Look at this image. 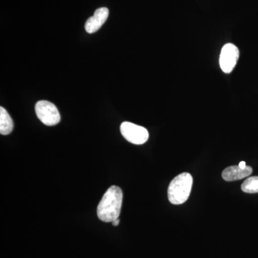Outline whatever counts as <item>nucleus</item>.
I'll use <instances>...</instances> for the list:
<instances>
[{
  "mask_svg": "<svg viewBox=\"0 0 258 258\" xmlns=\"http://www.w3.org/2000/svg\"><path fill=\"white\" fill-rule=\"evenodd\" d=\"M123 203V191L117 186H112L104 194L97 208L98 219L112 222L119 217Z\"/></svg>",
  "mask_w": 258,
  "mask_h": 258,
  "instance_id": "f257e3e1",
  "label": "nucleus"
},
{
  "mask_svg": "<svg viewBox=\"0 0 258 258\" xmlns=\"http://www.w3.org/2000/svg\"><path fill=\"white\" fill-rule=\"evenodd\" d=\"M193 185L192 176L184 172L176 176L168 188V199L173 205H179L187 201Z\"/></svg>",
  "mask_w": 258,
  "mask_h": 258,
  "instance_id": "f03ea898",
  "label": "nucleus"
},
{
  "mask_svg": "<svg viewBox=\"0 0 258 258\" xmlns=\"http://www.w3.org/2000/svg\"><path fill=\"white\" fill-rule=\"evenodd\" d=\"M35 112L37 118L44 124L52 126L60 121V114L57 107L47 101H40L35 105Z\"/></svg>",
  "mask_w": 258,
  "mask_h": 258,
  "instance_id": "7ed1b4c3",
  "label": "nucleus"
},
{
  "mask_svg": "<svg viewBox=\"0 0 258 258\" xmlns=\"http://www.w3.org/2000/svg\"><path fill=\"white\" fill-rule=\"evenodd\" d=\"M120 130L125 140L136 145L144 144L149 139V132L147 129L131 122L125 121L122 123Z\"/></svg>",
  "mask_w": 258,
  "mask_h": 258,
  "instance_id": "20e7f679",
  "label": "nucleus"
},
{
  "mask_svg": "<svg viewBox=\"0 0 258 258\" xmlns=\"http://www.w3.org/2000/svg\"><path fill=\"white\" fill-rule=\"evenodd\" d=\"M240 57V51L232 43H227L222 48L220 56V66L225 74H230L235 69Z\"/></svg>",
  "mask_w": 258,
  "mask_h": 258,
  "instance_id": "39448f33",
  "label": "nucleus"
},
{
  "mask_svg": "<svg viewBox=\"0 0 258 258\" xmlns=\"http://www.w3.org/2000/svg\"><path fill=\"white\" fill-rule=\"evenodd\" d=\"M109 11L108 8H98L95 11L94 15L88 19L85 25L86 31L89 34L94 33L101 28L108 19Z\"/></svg>",
  "mask_w": 258,
  "mask_h": 258,
  "instance_id": "423d86ee",
  "label": "nucleus"
},
{
  "mask_svg": "<svg viewBox=\"0 0 258 258\" xmlns=\"http://www.w3.org/2000/svg\"><path fill=\"white\" fill-rule=\"evenodd\" d=\"M252 173L251 166H247L245 169H241L239 166H231L222 171V176L225 181H232L247 177Z\"/></svg>",
  "mask_w": 258,
  "mask_h": 258,
  "instance_id": "0eeeda50",
  "label": "nucleus"
},
{
  "mask_svg": "<svg viewBox=\"0 0 258 258\" xmlns=\"http://www.w3.org/2000/svg\"><path fill=\"white\" fill-rule=\"evenodd\" d=\"M14 123L8 111L3 107H0V134L8 135L13 132Z\"/></svg>",
  "mask_w": 258,
  "mask_h": 258,
  "instance_id": "6e6552de",
  "label": "nucleus"
},
{
  "mask_svg": "<svg viewBox=\"0 0 258 258\" xmlns=\"http://www.w3.org/2000/svg\"><path fill=\"white\" fill-rule=\"evenodd\" d=\"M241 189L245 193H258V176H251L242 183Z\"/></svg>",
  "mask_w": 258,
  "mask_h": 258,
  "instance_id": "1a4fd4ad",
  "label": "nucleus"
},
{
  "mask_svg": "<svg viewBox=\"0 0 258 258\" xmlns=\"http://www.w3.org/2000/svg\"><path fill=\"white\" fill-rule=\"evenodd\" d=\"M239 166L241 168V169H245L246 168V163L244 162V161H241L240 162V164H239Z\"/></svg>",
  "mask_w": 258,
  "mask_h": 258,
  "instance_id": "9d476101",
  "label": "nucleus"
},
{
  "mask_svg": "<svg viewBox=\"0 0 258 258\" xmlns=\"http://www.w3.org/2000/svg\"><path fill=\"white\" fill-rule=\"evenodd\" d=\"M120 220L119 219H116L114 221L112 222V224H113V226H118L119 225Z\"/></svg>",
  "mask_w": 258,
  "mask_h": 258,
  "instance_id": "9b49d317",
  "label": "nucleus"
}]
</instances>
